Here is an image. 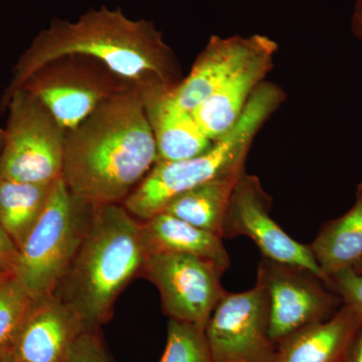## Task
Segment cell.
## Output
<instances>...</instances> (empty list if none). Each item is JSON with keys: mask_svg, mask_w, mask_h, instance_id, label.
<instances>
[{"mask_svg": "<svg viewBox=\"0 0 362 362\" xmlns=\"http://www.w3.org/2000/svg\"><path fill=\"white\" fill-rule=\"evenodd\" d=\"M129 87L134 86L97 59L75 54L42 66L21 88L32 93L68 132L107 99Z\"/></svg>", "mask_w": 362, "mask_h": 362, "instance_id": "obj_7", "label": "cell"}, {"mask_svg": "<svg viewBox=\"0 0 362 362\" xmlns=\"http://www.w3.org/2000/svg\"><path fill=\"white\" fill-rule=\"evenodd\" d=\"M141 221L121 204L95 206L89 230L54 295L100 330L113 316L124 288L140 275L146 259Z\"/></svg>", "mask_w": 362, "mask_h": 362, "instance_id": "obj_3", "label": "cell"}, {"mask_svg": "<svg viewBox=\"0 0 362 362\" xmlns=\"http://www.w3.org/2000/svg\"><path fill=\"white\" fill-rule=\"evenodd\" d=\"M351 269L354 272H356V273L361 274V275H362V258L361 259H359V261L357 262L356 265L352 267Z\"/></svg>", "mask_w": 362, "mask_h": 362, "instance_id": "obj_27", "label": "cell"}, {"mask_svg": "<svg viewBox=\"0 0 362 362\" xmlns=\"http://www.w3.org/2000/svg\"><path fill=\"white\" fill-rule=\"evenodd\" d=\"M54 182H21L0 177V225L18 249L42 216Z\"/></svg>", "mask_w": 362, "mask_h": 362, "instance_id": "obj_20", "label": "cell"}, {"mask_svg": "<svg viewBox=\"0 0 362 362\" xmlns=\"http://www.w3.org/2000/svg\"><path fill=\"white\" fill-rule=\"evenodd\" d=\"M271 199L262 187L258 177L240 175L223 228V239L245 235L259 247L264 258L302 267L315 274L330 288L329 279L317 263L310 245L290 237L270 216Z\"/></svg>", "mask_w": 362, "mask_h": 362, "instance_id": "obj_11", "label": "cell"}, {"mask_svg": "<svg viewBox=\"0 0 362 362\" xmlns=\"http://www.w3.org/2000/svg\"><path fill=\"white\" fill-rule=\"evenodd\" d=\"M18 255L20 249L4 226L0 225V272L13 273Z\"/></svg>", "mask_w": 362, "mask_h": 362, "instance_id": "obj_25", "label": "cell"}, {"mask_svg": "<svg viewBox=\"0 0 362 362\" xmlns=\"http://www.w3.org/2000/svg\"><path fill=\"white\" fill-rule=\"evenodd\" d=\"M282 99V90L264 82L252 94L232 129L199 156L178 161H157L122 206L135 218L149 220L187 190L245 170L255 136Z\"/></svg>", "mask_w": 362, "mask_h": 362, "instance_id": "obj_4", "label": "cell"}, {"mask_svg": "<svg viewBox=\"0 0 362 362\" xmlns=\"http://www.w3.org/2000/svg\"><path fill=\"white\" fill-rule=\"evenodd\" d=\"M268 40L259 35L226 39L211 37L187 77L171 89V96L185 110L194 111L237 73Z\"/></svg>", "mask_w": 362, "mask_h": 362, "instance_id": "obj_13", "label": "cell"}, {"mask_svg": "<svg viewBox=\"0 0 362 362\" xmlns=\"http://www.w3.org/2000/svg\"><path fill=\"white\" fill-rule=\"evenodd\" d=\"M85 331L80 316L56 295L33 300L11 362H66L71 344Z\"/></svg>", "mask_w": 362, "mask_h": 362, "instance_id": "obj_12", "label": "cell"}, {"mask_svg": "<svg viewBox=\"0 0 362 362\" xmlns=\"http://www.w3.org/2000/svg\"><path fill=\"white\" fill-rule=\"evenodd\" d=\"M171 89L159 88L141 93L156 139L157 161L192 158L204 153L214 143L202 129L194 113L176 103Z\"/></svg>", "mask_w": 362, "mask_h": 362, "instance_id": "obj_15", "label": "cell"}, {"mask_svg": "<svg viewBox=\"0 0 362 362\" xmlns=\"http://www.w3.org/2000/svg\"><path fill=\"white\" fill-rule=\"evenodd\" d=\"M257 282L268 294L270 337L277 344L297 331L327 320L342 303L311 271L264 257Z\"/></svg>", "mask_w": 362, "mask_h": 362, "instance_id": "obj_10", "label": "cell"}, {"mask_svg": "<svg viewBox=\"0 0 362 362\" xmlns=\"http://www.w3.org/2000/svg\"><path fill=\"white\" fill-rule=\"evenodd\" d=\"M245 170L221 176L175 197L161 213L223 238V223L233 190Z\"/></svg>", "mask_w": 362, "mask_h": 362, "instance_id": "obj_19", "label": "cell"}, {"mask_svg": "<svg viewBox=\"0 0 362 362\" xmlns=\"http://www.w3.org/2000/svg\"><path fill=\"white\" fill-rule=\"evenodd\" d=\"M33 301L13 273L0 278V362H11L14 342Z\"/></svg>", "mask_w": 362, "mask_h": 362, "instance_id": "obj_21", "label": "cell"}, {"mask_svg": "<svg viewBox=\"0 0 362 362\" xmlns=\"http://www.w3.org/2000/svg\"><path fill=\"white\" fill-rule=\"evenodd\" d=\"M4 274H6V273H4V272H0V278H1L2 276L4 275Z\"/></svg>", "mask_w": 362, "mask_h": 362, "instance_id": "obj_29", "label": "cell"}, {"mask_svg": "<svg viewBox=\"0 0 362 362\" xmlns=\"http://www.w3.org/2000/svg\"><path fill=\"white\" fill-rule=\"evenodd\" d=\"M66 362H112L100 330L83 332L71 344Z\"/></svg>", "mask_w": 362, "mask_h": 362, "instance_id": "obj_23", "label": "cell"}, {"mask_svg": "<svg viewBox=\"0 0 362 362\" xmlns=\"http://www.w3.org/2000/svg\"><path fill=\"white\" fill-rule=\"evenodd\" d=\"M225 273L213 262L194 255L154 252L147 255L139 276L156 286L169 318L206 329L226 293L221 283Z\"/></svg>", "mask_w": 362, "mask_h": 362, "instance_id": "obj_8", "label": "cell"}, {"mask_svg": "<svg viewBox=\"0 0 362 362\" xmlns=\"http://www.w3.org/2000/svg\"><path fill=\"white\" fill-rule=\"evenodd\" d=\"M330 289L337 293L343 304L356 307L362 313V275L350 269L330 277Z\"/></svg>", "mask_w": 362, "mask_h": 362, "instance_id": "obj_24", "label": "cell"}, {"mask_svg": "<svg viewBox=\"0 0 362 362\" xmlns=\"http://www.w3.org/2000/svg\"><path fill=\"white\" fill-rule=\"evenodd\" d=\"M156 161L141 92L129 87L66 132L62 177L93 206L122 204Z\"/></svg>", "mask_w": 362, "mask_h": 362, "instance_id": "obj_2", "label": "cell"}, {"mask_svg": "<svg viewBox=\"0 0 362 362\" xmlns=\"http://www.w3.org/2000/svg\"><path fill=\"white\" fill-rule=\"evenodd\" d=\"M4 130L0 128V153H1L2 147H4Z\"/></svg>", "mask_w": 362, "mask_h": 362, "instance_id": "obj_28", "label": "cell"}, {"mask_svg": "<svg viewBox=\"0 0 362 362\" xmlns=\"http://www.w3.org/2000/svg\"><path fill=\"white\" fill-rule=\"evenodd\" d=\"M349 362H362V327L357 333L354 344H352Z\"/></svg>", "mask_w": 362, "mask_h": 362, "instance_id": "obj_26", "label": "cell"}, {"mask_svg": "<svg viewBox=\"0 0 362 362\" xmlns=\"http://www.w3.org/2000/svg\"><path fill=\"white\" fill-rule=\"evenodd\" d=\"M206 335L214 362H276L270 337V306L258 282L242 293L226 292L209 318Z\"/></svg>", "mask_w": 362, "mask_h": 362, "instance_id": "obj_9", "label": "cell"}, {"mask_svg": "<svg viewBox=\"0 0 362 362\" xmlns=\"http://www.w3.org/2000/svg\"><path fill=\"white\" fill-rule=\"evenodd\" d=\"M0 153V177L30 183L62 177L66 131L32 93L20 88L11 95Z\"/></svg>", "mask_w": 362, "mask_h": 362, "instance_id": "obj_6", "label": "cell"}, {"mask_svg": "<svg viewBox=\"0 0 362 362\" xmlns=\"http://www.w3.org/2000/svg\"><path fill=\"white\" fill-rule=\"evenodd\" d=\"M310 247L329 281L331 276L352 268L362 258V181L351 209L325 223Z\"/></svg>", "mask_w": 362, "mask_h": 362, "instance_id": "obj_18", "label": "cell"}, {"mask_svg": "<svg viewBox=\"0 0 362 362\" xmlns=\"http://www.w3.org/2000/svg\"><path fill=\"white\" fill-rule=\"evenodd\" d=\"M95 206L71 192L63 177L20 249L13 274L33 300L54 294L89 230Z\"/></svg>", "mask_w": 362, "mask_h": 362, "instance_id": "obj_5", "label": "cell"}, {"mask_svg": "<svg viewBox=\"0 0 362 362\" xmlns=\"http://www.w3.org/2000/svg\"><path fill=\"white\" fill-rule=\"evenodd\" d=\"M146 254L185 252L209 259L221 270L230 266L223 238L190 225L166 213H159L140 223Z\"/></svg>", "mask_w": 362, "mask_h": 362, "instance_id": "obj_17", "label": "cell"}, {"mask_svg": "<svg viewBox=\"0 0 362 362\" xmlns=\"http://www.w3.org/2000/svg\"><path fill=\"white\" fill-rule=\"evenodd\" d=\"M277 45L269 39L237 73L192 111L202 129L216 141L239 121L252 94L273 66Z\"/></svg>", "mask_w": 362, "mask_h": 362, "instance_id": "obj_14", "label": "cell"}, {"mask_svg": "<svg viewBox=\"0 0 362 362\" xmlns=\"http://www.w3.org/2000/svg\"><path fill=\"white\" fill-rule=\"evenodd\" d=\"M75 54L97 59L141 93L175 88L181 81L177 58L152 21L131 20L121 7L103 6L76 21L54 18L39 33L13 66L0 111L40 68Z\"/></svg>", "mask_w": 362, "mask_h": 362, "instance_id": "obj_1", "label": "cell"}, {"mask_svg": "<svg viewBox=\"0 0 362 362\" xmlns=\"http://www.w3.org/2000/svg\"><path fill=\"white\" fill-rule=\"evenodd\" d=\"M160 362H214L206 329L169 318L168 341Z\"/></svg>", "mask_w": 362, "mask_h": 362, "instance_id": "obj_22", "label": "cell"}, {"mask_svg": "<svg viewBox=\"0 0 362 362\" xmlns=\"http://www.w3.org/2000/svg\"><path fill=\"white\" fill-rule=\"evenodd\" d=\"M362 313L343 304L327 320L297 331L278 344L276 362H349Z\"/></svg>", "mask_w": 362, "mask_h": 362, "instance_id": "obj_16", "label": "cell"}]
</instances>
